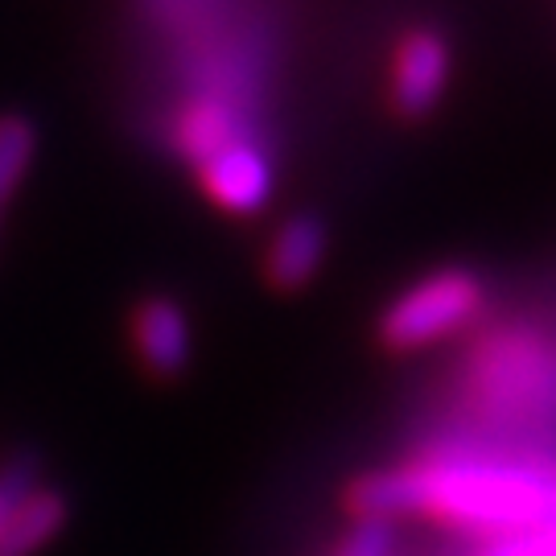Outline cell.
<instances>
[{
  "label": "cell",
  "instance_id": "cell-5",
  "mask_svg": "<svg viewBox=\"0 0 556 556\" xmlns=\"http://www.w3.org/2000/svg\"><path fill=\"white\" fill-rule=\"evenodd\" d=\"M71 519V503L59 486H38L0 528V556H38L54 544Z\"/></svg>",
  "mask_w": 556,
  "mask_h": 556
},
{
  "label": "cell",
  "instance_id": "cell-3",
  "mask_svg": "<svg viewBox=\"0 0 556 556\" xmlns=\"http://www.w3.org/2000/svg\"><path fill=\"white\" fill-rule=\"evenodd\" d=\"M132 338H137V355L153 376L174 379L190 367V351H194L190 321L169 298H153L140 305L132 318Z\"/></svg>",
  "mask_w": 556,
  "mask_h": 556
},
{
  "label": "cell",
  "instance_id": "cell-2",
  "mask_svg": "<svg viewBox=\"0 0 556 556\" xmlns=\"http://www.w3.org/2000/svg\"><path fill=\"white\" fill-rule=\"evenodd\" d=\"M482 305V285L470 273H438L400 293L379 318V338L392 351H420L462 330Z\"/></svg>",
  "mask_w": 556,
  "mask_h": 556
},
{
  "label": "cell",
  "instance_id": "cell-9",
  "mask_svg": "<svg viewBox=\"0 0 556 556\" xmlns=\"http://www.w3.org/2000/svg\"><path fill=\"white\" fill-rule=\"evenodd\" d=\"M29 157H34V128L17 116H4L0 119V206L25 178Z\"/></svg>",
  "mask_w": 556,
  "mask_h": 556
},
{
  "label": "cell",
  "instance_id": "cell-12",
  "mask_svg": "<svg viewBox=\"0 0 556 556\" xmlns=\"http://www.w3.org/2000/svg\"><path fill=\"white\" fill-rule=\"evenodd\" d=\"M495 556H556V536L553 532H528V536L507 540Z\"/></svg>",
  "mask_w": 556,
  "mask_h": 556
},
{
  "label": "cell",
  "instance_id": "cell-6",
  "mask_svg": "<svg viewBox=\"0 0 556 556\" xmlns=\"http://www.w3.org/2000/svg\"><path fill=\"white\" fill-rule=\"evenodd\" d=\"M445 71L450 59L438 34H413L396 59V103L413 116L429 112L445 87Z\"/></svg>",
  "mask_w": 556,
  "mask_h": 556
},
{
  "label": "cell",
  "instance_id": "cell-10",
  "mask_svg": "<svg viewBox=\"0 0 556 556\" xmlns=\"http://www.w3.org/2000/svg\"><path fill=\"white\" fill-rule=\"evenodd\" d=\"M38 475H41V466L34 454H17L13 462L0 466V528L9 523V516L17 511L21 503L41 486Z\"/></svg>",
  "mask_w": 556,
  "mask_h": 556
},
{
  "label": "cell",
  "instance_id": "cell-4",
  "mask_svg": "<svg viewBox=\"0 0 556 556\" xmlns=\"http://www.w3.org/2000/svg\"><path fill=\"white\" fill-rule=\"evenodd\" d=\"M202 181L227 211H260L268 190H273V174H268V161L260 157L252 144L231 140L223 153L202 165Z\"/></svg>",
  "mask_w": 556,
  "mask_h": 556
},
{
  "label": "cell",
  "instance_id": "cell-11",
  "mask_svg": "<svg viewBox=\"0 0 556 556\" xmlns=\"http://www.w3.org/2000/svg\"><path fill=\"white\" fill-rule=\"evenodd\" d=\"M396 548V523L388 519H355V528L342 536L334 556H392Z\"/></svg>",
  "mask_w": 556,
  "mask_h": 556
},
{
  "label": "cell",
  "instance_id": "cell-7",
  "mask_svg": "<svg viewBox=\"0 0 556 556\" xmlns=\"http://www.w3.org/2000/svg\"><path fill=\"white\" fill-rule=\"evenodd\" d=\"M326 256V227L309 215L289 219L268 248V280L277 289H301Z\"/></svg>",
  "mask_w": 556,
  "mask_h": 556
},
{
  "label": "cell",
  "instance_id": "cell-13",
  "mask_svg": "<svg viewBox=\"0 0 556 556\" xmlns=\"http://www.w3.org/2000/svg\"><path fill=\"white\" fill-rule=\"evenodd\" d=\"M0 211H4V206H0Z\"/></svg>",
  "mask_w": 556,
  "mask_h": 556
},
{
  "label": "cell",
  "instance_id": "cell-1",
  "mask_svg": "<svg viewBox=\"0 0 556 556\" xmlns=\"http://www.w3.org/2000/svg\"><path fill=\"white\" fill-rule=\"evenodd\" d=\"M346 503L358 519L433 516L475 532H536L556 516V482L519 466L429 462L355 478Z\"/></svg>",
  "mask_w": 556,
  "mask_h": 556
},
{
  "label": "cell",
  "instance_id": "cell-8",
  "mask_svg": "<svg viewBox=\"0 0 556 556\" xmlns=\"http://www.w3.org/2000/svg\"><path fill=\"white\" fill-rule=\"evenodd\" d=\"M231 137H236V124H231V112L219 108V103H199L194 112L181 116L178 140L199 165H206L215 153H223L231 144Z\"/></svg>",
  "mask_w": 556,
  "mask_h": 556
}]
</instances>
